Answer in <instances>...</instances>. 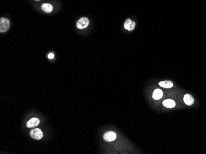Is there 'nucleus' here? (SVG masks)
Masks as SVG:
<instances>
[{"label":"nucleus","mask_w":206,"mask_h":154,"mask_svg":"<svg viewBox=\"0 0 206 154\" xmlns=\"http://www.w3.org/2000/svg\"><path fill=\"white\" fill-rule=\"evenodd\" d=\"M41 9L45 12L50 13V12H52V9H53V7H52L51 4H48V3H45V4H42Z\"/></svg>","instance_id":"11"},{"label":"nucleus","mask_w":206,"mask_h":154,"mask_svg":"<svg viewBox=\"0 0 206 154\" xmlns=\"http://www.w3.org/2000/svg\"><path fill=\"white\" fill-rule=\"evenodd\" d=\"M117 138V135L112 131H108L104 135V139L105 141H106L107 142H111L114 141Z\"/></svg>","instance_id":"4"},{"label":"nucleus","mask_w":206,"mask_h":154,"mask_svg":"<svg viewBox=\"0 0 206 154\" xmlns=\"http://www.w3.org/2000/svg\"><path fill=\"white\" fill-rule=\"evenodd\" d=\"M135 27V22L134 21L131 20L130 19H126L125 22L124 24V28L128 30V31H131L133 30Z\"/></svg>","instance_id":"6"},{"label":"nucleus","mask_w":206,"mask_h":154,"mask_svg":"<svg viewBox=\"0 0 206 154\" xmlns=\"http://www.w3.org/2000/svg\"><path fill=\"white\" fill-rule=\"evenodd\" d=\"M159 85L162 87L165 88V89H170L173 86V83L172 81H165L159 82Z\"/></svg>","instance_id":"10"},{"label":"nucleus","mask_w":206,"mask_h":154,"mask_svg":"<svg viewBox=\"0 0 206 154\" xmlns=\"http://www.w3.org/2000/svg\"><path fill=\"white\" fill-rule=\"evenodd\" d=\"M35 1H40V0H35Z\"/></svg>","instance_id":"13"},{"label":"nucleus","mask_w":206,"mask_h":154,"mask_svg":"<svg viewBox=\"0 0 206 154\" xmlns=\"http://www.w3.org/2000/svg\"><path fill=\"white\" fill-rule=\"evenodd\" d=\"M10 20L6 18H2L0 19V32L4 33L6 32V31L8 30L10 28Z\"/></svg>","instance_id":"1"},{"label":"nucleus","mask_w":206,"mask_h":154,"mask_svg":"<svg viewBox=\"0 0 206 154\" xmlns=\"http://www.w3.org/2000/svg\"><path fill=\"white\" fill-rule=\"evenodd\" d=\"M48 57L50 59H52L54 58V54H52V53H51V54H50L49 55H48Z\"/></svg>","instance_id":"12"},{"label":"nucleus","mask_w":206,"mask_h":154,"mask_svg":"<svg viewBox=\"0 0 206 154\" xmlns=\"http://www.w3.org/2000/svg\"><path fill=\"white\" fill-rule=\"evenodd\" d=\"M89 25V20L86 17H82L78 20L77 22V26L79 29L86 28Z\"/></svg>","instance_id":"3"},{"label":"nucleus","mask_w":206,"mask_h":154,"mask_svg":"<svg viewBox=\"0 0 206 154\" xmlns=\"http://www.w3.org/2000/svg\"><path fill=\"white\" fill-rule=\"evenodd\" d=\"M30 135L33 139L37 140L41 139L43 136V132L39 128H35L30 131Z\"/></svg>","instance_id":"2"},{"label":"nucleus","mask_w":206,"mask_h":154,"mask_svg":"<svg viewBox=\"0 0 206 154\" xmlns=\"http://www.w3.org/2000/svg\"><path fill=\"white\" fill-rule=\"evenodd\" d=\"M175 102L173 100H170V99H167L165 100L163 102V105L165 107L167 108H173L175 106Z\"/></svg>","instance_id":"9"},{"label":"nucleus","mask_w":206,"mask_h":154,"mask_svg":"<svg viewBox=\"0 0 206 154\" xmlns=\"http://www.w3.org/2000/svg\"><path fill=\"white\" fill-rule=\"evenodd\" d=\"M163 96V92L160 89H157L153 92L152 97L154 100H157L160 99Z\"/></svg>","instance_id":"8"},{"label":"nucleus","mask_w":206,"mask_h":154,"mask_svg":"<svg viewBox=\"0 0 206 154\" xmlns=\"http://www.w3.org/2000/svg\"><path fill=\"white\" fill-rule=\"evenodd\" d=\"M40 121L38 118H32L27 123V126L29 128H32L37 126L40 124Z\"/></svg>","instance_id":"5"},{"label":"nucleus","mask_w":206,"mask_h":154,"mask_svg":"<svg viewBox=\"0 0 206 154\" xmlns=\"http://www.w3.org/2000/svg\"><path fill=\"white\" fill-rule=\"evenodd\" d=\"M183 101L186 105L191 106L194 103V99L190 94H186L183 97Z\"/></svg>","instance_id":"7"}]
</instances>
